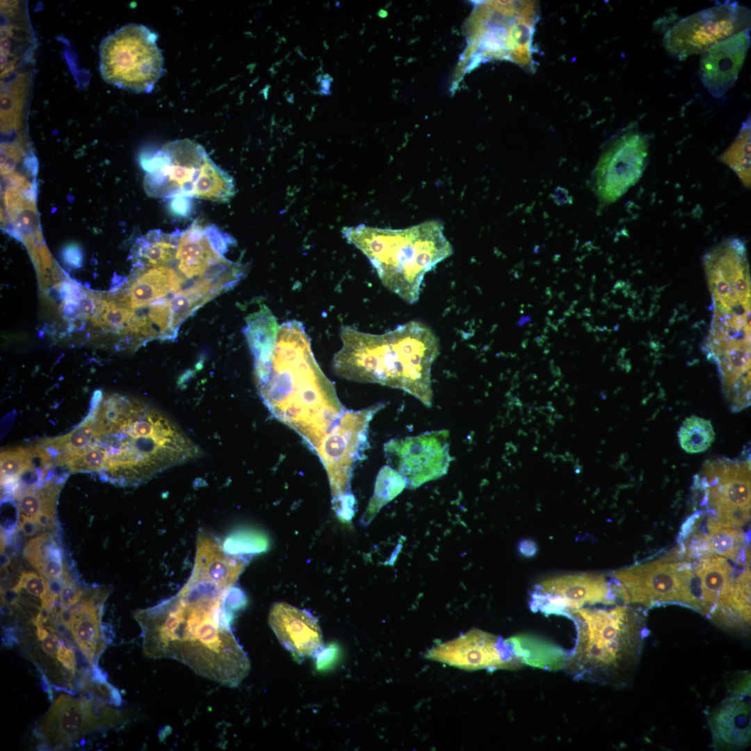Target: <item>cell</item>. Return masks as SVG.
Returning <instances> with one entry per match:
<instances>
[{"label": "cell", "mask_w": 751, "mask_h": 751, "mask_svg": "<svg viewBox=\"0 0 751 751\" xmlns=\"http://www.w3.org/2000/svg\"><path fill=\"white\" fill-rule=\"evenodd\" d=\"M613 576L618 598L624 604L680 603L694 609L698 606L699 581L687 563L655 560L617 570Z\"/></svg>", "instance_id": "obj_9"}, {"label": "cell", "mask_w": 751, "mask_h": 751, "mask_svg": "<svg viewBox=\"0 0 751 751\" xmlns=\"http://www.w3.org/2000/svg\"><path fill=\"white\" fill-rule=\"evenodd\" d=\"M425 656L466 670H515L524 665L508 639L479 629L439 644Z\"/></svg>", "instance_id": "obj_16"}, {"label": "cell", "mask_w": 751, "mask_h": 751, "mask_svg": "<svg viewBox=\"0 0 751 751\" xmlns=\"http://www.w3.org/2000/svg\"><path fill=\"white\" fill-rule=\"evenodd\" d=\"M340 337L343 346L333 359L337 376L399 389L432 406L431 369L439 344L430 328L410 321L374 334L344 326Z\"/></svg>", "instance_id": "obj_4"}, {"label": "cell", "mask_w": 751, "mask_h": 751, "mask_svg": "<svg viewBox=\"0 0 751 751\" xmlns=\"http://www.w3.org/2000/svg\"><path fill=\"white\" fill-rule=\"evenodd\" d=\"M709 725L716 748L738 749L748 745L751 738L750 675L740 679L732 694L712 712Z\"/></svg>", "instance_id": "obj_21"}, {"label": "cell", "mask_w": 751, "mask_h": 751, "mask_svg": "<svg viewBox=\"0 0 751 751\" xmlns=\"http://www.w3.org/2000/svg\"><path fill=\"white\" fill-rule=\"evenodd\" d=\"M178 236L179 230L168 234L156 229L145 234L134 246L135 266L171 265L175 259Z\"/></svg>", "instance_id": "obj_25"}, {"label": "cell", "mask_w": 751, "mask_h": 751, "mask_svg": "<svg viewBox=\"0 0 751 751\" xmlns=\"http://www.w3.org/2000/svg\"><path fill=\"white\" fill-rule=\"evenodd\" d=\"M246 567L245 562L220 551L197 550L191 576L181 589L134 613L145 655L177 660L224 686L239 685L250 663L231 622L234 613L247 601L235 586Z\"/></svg>", "instance_id": "obj_1"}, {"label": "cell", "mask_w": 751, "mask_h": 751, "mask_svg": "<svg viewBox=\"0 0 751 751\" xmlns=\"http://www.w3.org/2000/svg\"><path fill=\"white\" fill-rule=\"evenodd\" d=\"M318 83V93L323 96H328L332 94L331 84L333 81V79L328 74H321L317 77Z\"/></svg>", "instance_id": "obj_42"}, {"label": "cell", "mask_w": 751, "mask_h": 751, "mask_svg": "<svg viewBox=\"0 0 751 751\" xmlns=\"http://www.w3.org/2000/svg\"><path fill=\"white\" fill-rule=\"evenodd\" d=\"M24 554L47 581H63L69 576L65 567L63 552L48 533L32 538L25 547Z\"/></svg>", "instance_id": "obj_24"}, {"label": "cell", "mask_w": 751, "mask_h": 751, "mask_svg": "<svg viewBox=\"0 0 751 751\" xmlns=\"http://www.w3.org/2000/svg\"><path fill=\"white\" fill-rule=\"evenodd\" d=\"M530 321H531V317L529 316H523L519 321L518 324H519V325H523L525 323H526L527 322H529Z\"/></svg>", "instance_id": "obj_46"}, {"label": "cell", "mask_w": 751, "mask_h": 751, "mask_svg": "<svg viewBox=\"0 0 751 751\" xmlns=\"http://www.w3.org/2000/svg\"><path fill=\"white\" fill-rule=\"evenodd\" d=\"M750 46V29L719 42L702 54L699 74L715 98L722 97L738 79Z\"/></svg>", "instance_id": "obj_20"}, {"label": "cell", "mask_w": 751, "mask_h": 751, "mask_svg": "<svg viewBox=\"0 0 751 751\" xmlns=\"http://www.w3.org/2000/svg\"><path fill=\"white\" fill-rule=\"evenodd\" d=\"M626 605L568 613L576 636L564 669L574 680L613 686L631 680L648 632L643 617Z\"/></svg>", "instance_id": "obj_5"}, {"label": "cell", "mask_w": 751, "mask_h": 751, "mask_svg": "<svg viewBox=\"0 0 751 751\" xmlns=\"http://www.w3.org/2000/svg\"><path fill=\"white\" fill-rule=\"evenodd\" d=\"M17 527L26 536H33L42 528L38 519L21 515Z\"/></svg>", "instance_id": "obj_40"}, {"label": "cell", "mask_w": 751, "mask_h": 751, "mask_svg": "<svg viewBox=\"0 0 751 751\" xmlns=\"http://www.w3.org/2000/svg\"><path fill=\"white\" fill-rule=\"evenodd\" d=\"M332 504L333 509L341 519L348 521L353 517L355 511L356 501L352 493L332 502Z\"/></svg>", "instance_id": "obj_38"}, {"label": "cell", "mask_w": 751, "mask_h": 751, "mask_svg": "<svg viewBox=\"0 0 751 751\" xmlns=\"http://www.w3.org/2000/svg\"><path fill=\"white\" fill-rule=\"evenodd\" d=\"M10 563V557L4 551L1 553V568L5 569Z\"/></svg>", "instance_id": "obj_45"}, {"label": "cell", "mask_w": 751, "mask_h": 751, "mask_svg": "<svg viewBox=\"0 0 751 751\" xmlns=\"http://www.w3.org/2000/svg\"><path fill=\"white\" fill-rule=\"evenodd\" d=\"M449 450L450 435L444 429L392 439L384 445L389 466L410 489L444 476L451 463Z\"/></svg>", "instance_id": "obj_14"}, {"label": "cell", "mask_w": 751, "mask_h": 751, "mask_svg": "<svg viewBox=\"0 0 751 751\" xmlns=\"http://www.w3.org/2000/svg\"><path fill=\"white\" fill-rule=\"evenodd\" d=\"M31 624L13 640L37 666L49 688L73 695L95 678L93 674L78 668L77 647L65 624L51 620L49 614L38 613Z\"/></svg>", "instance_id": "obj_8"}, {"label": "cell", "mask_w": 751, "mask_h": 751, "mask_svg": "<svg viewBox=\"0 0 751 751\" xmlns=\"http://www.w3.org/2000/svg\"><path fill=\"white\" fill-rule=\"evenodd\" d=\"M45 506V499L40 489L35 485H30L21 492L18 497V508L20 515L38 519L42 514Z\"/></svg>", "instance_id": "obj_35"}, {"label": "cell", "mask_w": 751, "mask_h": 751, "mask_svg": "<svg viewBox=\"0 0 751 751\" xmlns=\"http://www.w3.org/2000/svg\"><path fill=\"white\" fill-rule=\"evenodd\" d=\"M222 547L230 555L250 558L267 551L269 542L259 531L242 528L232 531L225 539Z\"/></svg>", "instance_id": "obj_33"}, {"label": "cell", "mask_w": 751, "mask_h": 751, "mask_svg": "<svg viewBox=\"0 0 751 751\" xmlns=\"http://www.w3.org/2000/svg\"><path fill=\"white\" fill-rule=\"evenodd\" d=\"M108 589L95 588L84 592L81 600L69 608H62L60 618L70 628L77 649L95 672L102 671L97 663L109 640L102 623Z\"/></svg>", "instance_id": "obj_19"}, {"label": "cell", "mask_w": 751, "mask_h": 751, "mask_svg": "<svg viewBox=\"0 0 751 751\" xmlns=\"http://www.w3.org/2000/svg\"><path fill=\"white\" fill-rule=\"evenodd\" d=\"M17 590H25L29 595L43 599L49 593L47 580L40 574L34 571H24L14 586Z\"/></svg>", "instance_id": "obj_36"}, {"label": "cell", "mask_w": 751, "mask_h": 751, "mask_svg": "<svg viewBox=\"0 0 751 751\" xmlns=\"http://www.w3.org/2000/svg\"><path fill=\"white\" fill-rule=\"evenodd\" d=\"M748 461L718 460L704 469L706 498L720 522L742 526L750 518V465Z\"/></svg>", "instance_id": "obj_17"}, {"label": "cell", "mask_w": 751, "mask_h": 751, "mask_svg": "<svg viewBox=\"0 0 751 751\" xmlns=\"http://www.w3.org/2000/svg\"><path fill=\"white\" fill-rule=\"evenodd\" d=\"M92 444L108 455L103 476L124 486L144 483L201 453L198 446L165 414L119 395L99 403Z\"/></svg>", "instance_id": "obj_3"}, {"label": "cell", "mask_w": 751, "mask_h": 751, "mask_svg": "<svg viewBox=\"0 0 751 751\" xmlns=\"http://www.w3.org/2000/svg\"><path fill=\"white\" fill-rule=\"evenodd\" d=\"M63 255L65 261L68 264L72 266H76L80 264L81 252L80 250L76 248L74 246H69L68 248H67Z\"/></svg>", "instance_id": "obj_43"}, {"label": "cell", "mask_w": 751, "mask_h": 751, "mask_svg": "<svg viewBox=\"0 0 751 751\" xmlns=\"http://www.w3.org/2000/svg\"><path fill=\"white\" fill-rule=\"evenodd\" d=\"M170 209L177 216H187L192 209V198L177 196L170 199Z\"/></svg>", "instance_id": "obj_39"}, {"label": "cell", "mask_w": 751, "mask_h": 751, "mask_svg": "<svg viewBox=\"0 0 751 751\" xmlns=\"http://www.w3.org/2000/svg\"><path fill=\"white\" fill-rule=\"evenodd\" d=\"M405 487V479L396 470L389 465L382 467L377 476L374 492L363 520L369 522L382 506L398 495Z\"/></svg>", "instance_id": "obj_31"}, {"label": "cell", "mask_w": 751, "mask_h": 751, "mask_svg": "<svg viewBox=\"0 0 751 751\" xmlns=\"http://www.w3.org/2000/svg\"><path fill=\"white\" fill-rule=\"evenodd\" d=\"M383 406L378 403L361 410H347L339 428L325 439L316 454L326 469L332 502L351 493L353 470L367 447L369 423Z\"/></svg>", "instance_id": "obj_12"}, {"label": "cell", "mask_w": 751, "mask_h": 751, "mask_svg": "<svg viewBox=\"0 0 751 751\" xmlns=\"http://www.w3.org/2000/svg\"><path fill=\"white\" fill-rule=\"evenodd\" d=\"M649 154V138L631 127L611 141L594 170L595 188L604 204L621 197L641 178Z\"/></svg>", "instance_id": "obj_13"}, {"label": "cell", "mask_w": 751, "mask_h": 751, "mask_svg": "<svg viewBox=\"0 0 751 751\" xmlns=\"http://www.w3.org/2000/svg\"><path fill=\"white\" fill-rule=\"evenodd\" d=\"M157 35L135 23L123 26L99 45V69L109 84L134 92H150L164 72Z\"/></svg>", "instance_id": "obj_7"}, {"label": "cell", "mask_w": 751, "mask_h": 751, "mask_svg": "<svg viewBox=\"0 0 751 751\" xmlns=\"http://www.w3.org/2000/svg\"><path fill=\"white\" fill-rule=\"evenodd\" d=\"M232 177L222 170L209 158L205 161L193 192V198L213 202H228L234 195Z\"/></svg>", "instance_id": "obj_27"}, {"label": "cell", "mask_w": 751, "mask_h": 751, "mask_svg": "<svg viewBox=\"0 0 751 751\" xmlns=\"http://www.w3.org/2000/svg\"><path fill=\"white\" fill-rule=\"evenodd\" d=\"M703 541L711 553L736 560L743 549L744 536L734 526L711 519Z\"/></svg>", "instance_id": "obj_29"}, {"label": "cell", "mask_w": 751, "mask_h": 751, "mask_svg": "<svg viewBox=\"0 0 751 751\" xmlns=\"http://www.w3.org/2000/svg\"><path fill=\"white\" fill-rule=\"evenodd\" d=\"M192 284L173 265L136 266L131 284L121 301L130 309L165 304Z\"/></svg>", "instance_id": "obj_23"}, {"label": "cell", "mask_w": 751, "mask_h": 751, "mask_svg": "<svg viewBox=\"0 0 751 751\" xmlns=\"http://www.w3.org/2000/svg\"><path fill=\"white\" fill-rule=\"evenodd\" d=\"M750 10L738 2L718 3L676 22L663 45L670 56L684 60L750 29Z\"/></svg>", "instance_id": "obj_10"}, {"label": "cell", "mask_w": 751, "mask_h": 751, "mask_svg": "<svg viewBox=\"0 0 751 751\" xmlns=\"http://www.w3.org/2000/svg\"><path fill=\"white\" fill-rule=\"evenodd\" d=\"M36 453V448L26 449L23 447L1 452V485L6 488L11 487L13 491L25 474L34 471L33 461Z\"/></svg>", "instance_id": "obj_32"}, {"label": "cell", "mask_w": 751, "mask_h": 751, "mask_svg": "<svg viewBox=\"0 0 751 751\" xmlns=\"http://www.w3.org/2000/svg\"><path fill=\"white\" fill-rule=\"evenodd\" d=\"M618 601L614 580L603 574H578L554 576L542 581L531 595L530 608L546 615L566 616L586 605H613Z\"/></svg>", "instance_id": "obj_15"}, {"label": "cell", "mask_w": 751, "mask_h": 751, "mask_svg": "<svg viewBox=\"0 0 751 751\" xmlns=\"http://www.w3.org/2000/svg\"><path fill=\"white\" fill-rule=\"evenodd\" d=\"M83 594V588L67 576L63 579L56 605L60 608H69L77 604Z\"/></svg>", "instance_id": "obj_37"}, {"label": "cell", "mask_w": 751, "mask_h": 751, "mask_svg": "<svg viewBox=\"0 0 751 751\" xmlns=\"http://www.w3.org/2000/svg\"><path fill=\"white\" fill-rule=\"evenodd\" d=\"M551 197L554 202L558 205L570 204L573 202V198L568 191L561 186H558L554 189Z\"/></svg>", "instance_id": "obj_41"}, {"label": "cell", "mask_w": 751, "mask_h": 751, "mask_svg": "<svg viewBox=\"0 0 751 751\" xmlns=\"http://www.w3.org/2000/svg\"><path fill=\"white\" fill-rule=\"evenodd\" d=\"M716 434L711 420L691 415L685 419L678 431L681 449L688 453L706 451L714 442Z\"/></svg>", "instance_id": "obj_30"}, {"label": "cell", "mask_w": 751, "mask_h": 751, "mask_svg": "<svg viewBox=\"0 0 751 751\" xmlns=\"http://www.w3.org/2000/svg\"><path fill=\"white\" fill-rule=\"evenodd\" d=\"M98 704L86 695L61 694L43 716L40 734L52 749H70L88 734L105 728Z\"/></svg>", "instance_id": "obj_18"}, {"label": "cell", "mask_w": 751, "mask_h": 751, "mask_svg": "<svg viewBox=\"0 0 751 751\" xmlns=\"http://www.w3.org/2000/svg\"><path fill=\"white\" fill-rule=\"evenodd\" d=\"M519 552L526 557L533 556L537 551L535 543L530 540H524L519 543Z\"/></svg>", "instance_id": "obj_44"}, {"label": "cell", "mask_w": 751, "mask_h": 751, "mask_svg": "<svg viewBox=\"0 0 751 751\" xmlns=\"http://www.w3.org/2000/svg\"><path fill=\"white\" fill-rule=\"evenodd\" d=\"M746 188L750 187V115L747 116L731 145L719 156Z\"/></svg>", "instance_id": "obj_28"}, {"label": "cell", "mask_w": 751, "mask_h": 751, "mask_svg": "<svg viewBox=\"0 0 751 751\" xmlns=\"http://www.w3.org/2000/svg\"><path fill=\"white\" fill-rule=\"evenodd\" d=\"M209 158L204 148L190 139L168 142L159 150L141 154L145 171L143 186L152 197H192L202 167Z\"/></svg>", "instance_id": "obj_11"}, {"label": "cell", "mask_w": 751, "mask_h": 751, "mask_svg": "<svg viewBox=\"0 0 751 751\" xmlns=\"http://www.w3.org/2000/svg\"><path fill=\"white\" fill-rule=\"evenodd\" d=\"M342 234L366 256L384 286L408 303L419 299L426 273L453 253L435 220L401 229L360 225Z\"/></svg>", "instance_id": "obj_6"}, {"label": "cell", "mask_w": 751, "mask_h": 751, "mask_svg": "<svg viewBox=\"0 0 751 751\" xmlns=\"http://www.w3.org/2000/svg\"><path fill=\"white\" fill-rule=\"evenodd\" d=\"M259 394L272 415L294 430L316 454L347 409L316 362L302 323L270 318L245 334Z\"/></svg>", "instance_id": "obj_2"}, {"label": "cell", "mask_w": 751, "mask_h": 751, "mask_svg": "<svg viewBox=\"0 0 751 751\" xmlns=\"http://www.w3.org/2000/svg\"><path fill=\"white\" fill-rule=\"evenodd\" d=\"M108 455L101 447L91 444L85 451L70 459L65 465L70 473H102L108 462Z\"/></svg>", "instance_id": "obj_34"}, {"label": "cell", "mask_w": 751, "mask_h": 751, "mask_svg": "<svg viewBox=\"0 0 751 751\" xmlns=\"http://www.w3.org/2000/svg\"><path fill=\"white\" fill-rule=\"evenodd\" d=\"M514 651L524 665L544 669L557 670L565 668L568 653L564 649L542 642H535L530 637L508 638Z\"/></svg>", "instance_id": "obj_26"}, {"label": "cell", "mask_w": 751, "mask_h": 751, "mask_svg": "<svg viewBox=\"0 0 751 751\" xmlns=\"http://www.w3.org/2000/svg\"><path fill=\"white\" fill-rule=\"evenodd\" d=\"M268 624L280 643L299 656H313L323 647V636L317 620L305 610L285 602L273 604Z\"/></svg>", "instance_id": "obj_22"}]
</instances>
